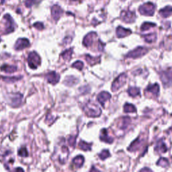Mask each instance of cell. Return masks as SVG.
Masks as SVG:
<instances>
[{
  "mask_svg": "<svg viewBox=\"0 0 172 172\" xmlns=\"http://www.w3.org/2000/svg\"><path fill=\"white\" fill-rule=\"evenodd\" d=\"M83 110L89 117H98L102 112L98 106L92 102L87 103L83 108Z\"/></svg>",
  "mask_w": 172,
  "mask_h": 172,
  "instance_id": "6da1fadb",
  "label": "cell"
},
{
  "mask_svg": "<svg viewBox=\"0 0 172 172\" xmlns=\"http://www.w3.org/2000/svg\"><path fill=\"white\" fill-rule=\"evenodd\" d=\"M23 96L20 93H10L7 96V102L12 107H19L22 102Z\"/></svg>",
  "mask_w": 172,
  "mask_h": 172,
  "instance_id": "7a4b0ae2",
  "label": "cell"
},
{
  "mask_svg": "<svg viewBox=\"0 0 172 172\" xmlns=\"http://www.w3.org/2000/svg\"><path fill=\"white\" fill-rule=\"evenodd\" d=\"M155 10V6L151 2L145 3L143 5H141L139 8V11L142 15L151 16L154 14V12Z\"/></svg>",
  "mask_w": 172,
  "mask_h": 172,
  "instance_id": "3957f363",
  "label": "cell"
},
{
  "mask_svg": "<svg viewBox=\"0 0 172 172\" xmlns=\"http://www.w3.org/2000/svg\"><path fill=\"white\" fill-rule=\"evenodd\" d=\"M41 63V59L36 52H30L28 57V64L32 69H36Z\"/></svg>",
  "mask_w": 172,
  "mask_h": 172,
  "instance_id": "277c9868",
  "label": "cell"
},
{
  "mask_svg": "<svg viewBox=\"0 0 172 172\" xmlns=\"http://www.w3.org/2000/svg\"><path fill=\"white\" fill-rule=\"evenodd\" d=\"M148 51H149V49L147 48L139 47L135 48V50L129 52L126 55V57H128V58H132V59L139 58V57H142L143 55H145Z\"/></svg>",
  "mask_w": 172,
  "mask_h": 172,
  "instance_id": "5b68a950",
  "label": "cell"
},
{
  "mask_svg": "<svg viewBox=\"0 0 172 172\" xmlns=\"http://www.w3.org/2000/svg\"><path fill=\"white\" fill-rule=\"evenodd\" d=\"M3 20L5 21V33L9 34L14 32L15 30V23L12 17L7 14L3 16Z\"/></svg>",
  "mask_w": 172,
  "mask_h": 172,
  "instance_id": "8992f818",
  "label": "cell"
},
{
  "mask_svg": "<svg viewBox=\"0 0 172 172\" xmlns=\"http://www.w3.org/2000/svg\"><path fill=\"white\" fill-rule=\"evenodd\" d=\"M126 78H127V76L125 73H122L120 75V76H119L112 83V90L113 91H116L118 89H120L122 86H124L125 84Z\"/></svg>",
  "mask_w": 172,
  "mask_h": 172,
  "instance_id": "52a82bcc",
  "label": "cell"
},
{
  "mask_svg": "<svg viewBox=\"0 0 172 172\" xmlns=\"http://www.w3.org/2000/svg\"><path fill=\"white\" fill-rule=\"evenodd\" d=\"M120 17L122 20L124 21L125 22L132 23L135 21L136 16L135 12L130 10H125L121 12Z\"/></svg>",
  "mask_w": 172,
  "mask_h": 172,
  "instance_id": "ba28073f",
  "label": "cell"
},
{
  "mask_svg": "<svg viewBox=\"0 0 172 172\" xmlns=\"http://www.w3.org/2000/svg\"><path fill=\"white\" fill-rule=\"evenodd\" d=\"M161 80L164 86H170L172 83V71H164L160 74Z\"/></svg>",
  "mask_w": 172,
  "mask_h": 172,
  "instance_id": "9c48e42d",
  "label": "cell"
},
{
  "mask_svg": "<svg viewBox=\"0 0 172 172\" xmlns=\"http://www.w3.org/2000/svg\"><path fill=\"white\" fill-rule=\"evenodd\" d=\"M30 45V42L27 38H19L17 39V41H16L14 45V48L17 51H21L24 49L28 47Z\"/></svg>",
  "mask_w": 172,
  "mask_h": 172,
  "instance_id": "30bf717a",
  "label": "cell"
},
{
  "mask_svg": "<svg viewBox=\"0 0 172 172\" xmlns=\"http://www.w3.org/2000/svg\"><path fill=\"white\" fill-rule=\"evenodd\" d=\"M63 13V10H62L59 6L58 5H54L51 7V16L52 19L55 21L59 20V19L62 16Z\"/></svg>",
  "mask_w": 172,
  "mask_h": 172,
  "instance_id": "8fae6325",
  "label": "cell"
},
{
  "mask_svg": "<svg viewBox=\"0 0 172 172\" xmlns=\"http://www.w3.org/2000/svg\"><path fill=\"white\" fill-rule=\"evenodd\" d=\"M46 79L47 81L52 85H55L59 82L60 79L59 75L55 71H51L47 74Z\"/></svg>",
  "mask_w": 172,
  "mask_h": 172,
  "instance_id": "7c38bea8",
  "label": "cell"
},
{
  "mask_svg": "<svg viewBox=\"0 0 172 172\" xmlns=\"http://www.w3.org/2000/svg\"><path fill=\"white\" fill-rule=\"evenodd\" d=\"M96 36L97 34L96 32H90L89 34H87L84 37V38H83V45H84V46L86 47H90L92 44H93Z\"/></svg>",
  "mask_w": 172,
  "mask_h": 172,
  "instance_id": "4fadbf2b",
  "label": "cell"
},
{
  "mask_svg": "<svg viewBox=\"0 0 172 172\" xmlns=\"http://www.w3.org/2000/svg\"><path fill=\"white\" fill-rule=\"evenodd\" d=\"M131 30L123 28L122 26H118L116 28V35L118 38H124L129 36L131 34Z\"/></svg>",
  "mask_w": 172,
  "mask_h": 172,
  "instance_id": "5bb4252c",
  "label": "cell"
},
{
  "mask_svg": "<svg viewBox=\"0 0 172 172\" xmlns=\"http://www.w3.org/2000/svg\"><path fill=\"white\" fill-rule=\"evenodd\" d=\"M110 98H111V95H110V94H109L108 92L102 91L98 95V102L104 106L105 102H106L107 100L110 99Z\"/></svg>",
  "mask_w": 172,
  "mask_h": 172,
  "instance_id": "9a60e30c",
  "label": "cell"
},
{
  "mask_svg": "<svg viewBox=\"0 0 172 172\" xmlns=\"http://www.w3.org/2000/svg\"><path fill=\"white\" fill-rule=\"evenodd\" d=\"M155 150L160 153H164L167 151V147L165 143H164V140H160L158 141Z\"/></svg>",
  "mask_w": 172,
  "mask_h": 172,
  "instance_id": "2e32d148",
  "label": "cell"
},
{
  "mask_svg": "<svg viewBox=\"0 0 172 172\" xmlns=\"http://www.w3.org/2000/svg\"><path fill=\"white\" fill-rule=\"evenodd\" d=\"M146 91L151 93L155 96H158L159 93H160V86L157 83H155L152 86H149L147 88Z\"/></svg>",
  "mask_w": 172,
  "mask_h": 172,
  "instance_id": "e0dca14e",
  "label": "cell"
},
{
  "mask_svg": "<svg viewBox=\"0 0 172 172\" xmlns=\"http://www.w3.org/2000/svg\"><path fill=\"white\" fill-rule=\"evenodd\" d=\"M143 139H136L134 142L131 144L130 146L129 147V150L130 151H135L136 150L139 149L141 145H143Z\"/></svg>",
  "mask_w": 172,
  "mask_h": 172,
  "instance_id": "ac0fdd59",
  "label": "cell"
},
{
  "mask_svg": "<svg viewBox=\"0 0 172 172\" xmlns=\"http://www.w3.org/2000/svg\"><path fill=\"white\" fill-rule=\"evenodd\" d=\"M100 139L102 141H104V142L108 143H112L113 142V139L108 135V131L106 129H103L102 132H101Z\"/></svg>",
  "mask_w": 172,
  "mask_h": 172,
  "instance_id": "d6986e66",
  "label": "cell"
},
{
  "mask_svg": "<svg viewBox=\"0 0 172 172\" xmlns=\"http://www.w3.org/2000/svg\"><path fill=\"white\" fill-rule=\"evenodd\" d=\"M160 15L163 17H167L172 14V7L166 6L160 10Z\"/></svg>",
  "mask_w": 172,
  "mask_h": 172,
  "instance_id": "ffe728a7",
  "label": "cell"
},
{
  "mask_svg": "<svg viewBox=\"0 0 172 172\" xmlns=\"http://www.w3.org/2000/svg\"><path fill=\"white\" fill-rule=\"evenodd\" d=\"M131 122V119L129 117H124L121 119V121L120 125H119V127L121 129L125 130L128 127Z\"/></svg>",
  "mask_w": 172,
  "mask_h": 172,
  "instance_id": "44dd1931",
  "label": "cell"
},
{
  "mask_svg": "<svg viewBox=\"0 0 172 172\" xmlns=\"http://www.w3.org/2000/svg\"><path fill=\"white\" fill-rule=\"evenodd\" d=\"M1 69L3 71L8 73H12L16 71L17 67L16 66L14 65H3L1 67Z\"/></svg>",
  "mask_w": 172,
  "mask_h": 172,
  "instance_id": "7402d4cb",
  "label": "cell"
},
{
  "mask_svg": "<svg viewBox=\"0 0 172 172\" xmlns=\"http://www.w3.org/2000/svg\"><path fill=\"white\" fill-rule=\"evenodd\" d=\"M73 163L76 167H81L84 163V158L81 155H79L73 159Z\"/></svg>",
  "mask_w": 172,
  "mask_h": 172,
  "instance_id": "603a6c76",
  "label": "cell"
},
{
  "mask_svg": "<svg viewBox=\"0 0 172 172\" xmlns=\"http://www.w3.org/2000/svg\"><path fill=\"white\" fill-rule=\"evenodd\" d=\"M143 37L144 38L145 41L149 43H152L153 42H155L157 39V36L155 33H151L144 35Z\"/></svg>",
  "mask_w": 172,
  "mask_h": 172,
  "instance_id": "cb8c5ba5",
  "label": "cell"
},
{
  "mask_svg": "<svg viewBox=\"0 0 172 172\" xmlns=\"http://www.w3.org/2000/svg\"><path fill=\"white\" fill-rule=\"evenodd\" d=\"M128 93L132 97H136L140 94V90L138 87H131L128 90Z\"/></svg>",
  "mask_w": 172,
  "mask_h": 172,
  "instance_id": "d4e9b609",
  "label": "cell"
},
{
  "mask_svg": "<svg viewBox=\"0 0 172 172\" xmlns=\"http://www.w3.org/2000/svg\"><path fill=\"white\" fill-rule=\"evenodd\" d=\"M73 54V49L72 48H69L68 50H66L65 52H63L62 54H61V56L63 58V59L66 61H69L71 59Z\"/></svg>",
  "mask_w": 172,
  "mask_h": 172,
  "instance_id": "484cf974",
  "label": "cell"
},
{
  "mask_svg": "<svg viewBox=\"0 0 172 172\" xmlns=\"http://www.w3.org/2000/svg\"><path fill=\"white\" fill-rule=\"evenodd\" d=\"M124 111L126 113H132V112H136V109L135 107V106L130 104L126 103L124 106Z\"/></svg>",
  "mask_w": 172,
  "mask_h": 172,
  "instance_id": "4316f807",
  "label": "cell"
},
{
  "mask_svg": "<svg viewBox=\"0 0 172 172\" xmlns=\"http://www.w3.org/2000/svg\"><path fill=\"white\" fill-rule=\"evenodd\" d=\"M100 58L98 57V58H96V57H93L90 55H86V61H87V63H89L91 65H94V64L98 63L100 61Z\"/></svg>",
  "mask_w": 172,
  "mask_h": 172,
  "instance_id": "83f0119b",
  "label": "cell"
},
{
  "mask_svg": "<svg viewBox=\"0 0 172 172\" xmlns=\"http://www.w3.org/2000/svg\"><path fill=\"white\" fill-rule=\"evenodd\" d=\"M79 147L81 149L83 150V151H88V150L91 149V145L86 143L85 141L81 140L79 143Z\"/></svg>",
  "mask_w": 172,
  "mask_h": 172,
  "instance_id": "f1b7e54d",
  "label": "cell"
},
{
  "mask_svg": "<svg viewBox=\"0 0 172 172\" xmlns=\"http://www.w3.org/2000/svg\"><path fill=\"white\" fill-rule=\"evenodd\" d=\"M154 26H155V24H153L151 22H145L142 24L140 27V30L142 31H146L147 30H149L150 28H151Z\"/></svg>",
  "mask_w": 172,
  "mask_h": 172,
  "instance_id": "f546056e",
  "label": "cell"
},
{
  "mask_svg": "<svg viewBox=\"0 0 172 172\" xmlns=\"http://www.w3.org/2000/svg\"><path fill=\"white\" fill-rule=\"evenodd\" d=\"M158 165H160L162 167H167L169 165H170V164L168 162V160H167V159L165 158H161L160 160L158 161L157 164Z\"/></svg>",
  "mask_w": 172,
  "mask_h": 172,
  "instance_id": "4dcf8cb0",
  "label": "cell"
},
{
  "mask_svg": "<svg viewBox=\"0 0 172 172\" xmlns=\"http://www.w3.org/2000/svg\"><path fill=\"white\" fill-rule=\"evenodd\" d=\"M110 156V153H109V151L108 150H103V151L101 152V153L100 154V158L102 160H104L106 159H107L108 157H109Z\"/></svg>",
  "mask_w": 172,
  "mask_h": 172,
  "instance_id": "1f68e13d",
  "label": "cell"
},
{
  "mask_svg": "<svg viewBox=\"0 0 172 172\" xmlns=\"http://www.w3.org/2000/svg\"><path fill=\"white\" fill-rule=\"evenodd\" d=\"M76 81V79H75L73 77H69L65 80V83L68 86H72V85H74L75 83H76L77 81Z\"/></svg>",
  "mask_w": 172,
  "mask_h": 172,
  "instance_id": "d6a6232c",
  "label": "cell"
},
{
  "mask_svg": "<svg viewBox=\"0 0 172 172\" xmlns=\"http://www.w3.org/2000/svg\"><path fill=\"white\" fill-rule=\"evenodd\" d=\"M72 67L81 71V70H82V69L83 67V63L81 62V61H76V62H75L72 65Z\"/></svg>",
  "mask_w": 172,
  "mask_h": 172,
  "instance_id": "836d02e7",
  "label": "cell"
},
{
  "mask_svg": "<svg viewBox=\"0 0 172 172\" xmlns=\"http://www.w3.org/2000/svg\"><path fill=\"white\" fill-rule=\"evenodd\" d=\"M18 155L21 157H27L28 155V153L27 149L24 147L21 148L18 151Z\"/></svg>",
  "mask_w": 172,
  "mask_h": 172,
  "instance_id": "e575fe53",
  "label": "cell"
},
{
  "mask_svg": "<svg viewBox=\"0 0 172 172\" xmlns=\"http://www.w3.org/2000/svg\"><path fill=\"white\" fill-rule=\"evenodd\" d=\"M68 143L70 146L74 147L76 143V136H70L68 139Z\"/></svg>",
  "mask_w": 172,
  "mask_h": 172,
  "instance_id": "d590c367",
  "label": "cell"
},
{
  "mask_svg": "<svg viewBox=\"0 0 172 172\" xmlns=\"http://www.w3.org/2000/svg\"><path fill=\"white\" fill-rule=\"evenodd\" d=\"M35 3V0H25L24 4L26 7H31Z\"/></svg>",
  "mask_w": 172,
  "mask_h": 172,
  "instance_id": "8d00e7d4",
  "label": "cell"
},
{
  "mask_svg": "<svg viewBox=\"0 0 172 172\" xmlns=\"http://www.w3.org/2000/svg\"><path fill=\"white\" fill-rule=\"evenodd\" d=\"M20 77H3V79L7 82H14L17 80L20 79Z\"/></svg>",
  "mask_w": 172,
  "mask_h": 172,
  "instance_id": "74e56055",
  "label": "cell"
},
{
  "mask_svg": "<svg viewBox=\"0 0 172 172\" xmlns=\"http://www.w3.org/2000/svg\"><path fill=\"white\" fill-rule=\"evenodd\" d=\"M34 28H36L38 30H42L44 29V24L42 22H36L33 24Z\"/></svg>",
  "mask_w": 172,
  "mask_h": 172,
  "instance_id": "f35d334b",
  "label": "cell"
},
{
  "mask_svg": "<svg viewBox=\"0 0 172 172\" xmlns=\"http://www.w3.org/2000/svg\"><path fill=\"white\" fill-rule=\"evenodd\" d=\"M71 37H66L65 39H64V42L65 44H69L71 42Z\"/></svg>",
  "mask_w": 172,
  "mask_h": 172,
  "instance_id": "ab89813d",
  "label": "cell"
},
{
  "mask_svg": "<svg viewBox=\"0 0 172 172\" xmlns=\"http://www.w3.org/2000/svg\"><path fill=\"white\" fill-rule=\"evenodd\" d=\"M145 170H146V171H151L150 169L149 168H145V169H143V170H141L140 171H145Z\"/></svg>",
  "mask_w": 172,
  "mask_h": 172,
  "instance_id": "60d3db41",
  "label": "cell"
},
{
  "mask_svg": "<svg viewBox=\"0 0 172 172\" xmlns=\"http://www.w3.org/2000/svg\"><path fill=\"white\" fill-rule=\"evenodd\" d=\"M15 170L16 171H24L22 169H21V168H17V169H16Z\"/></svg>",
  "mask_w": 172,
  "mask_h": 172,
  "instance_id": "b9f144b4",
  "label": "cell"
},
{
  "mask_svg": "<svg viewBox=\"0 0 172 172\" xmlns=\"http://www.w3.org/2000/svg\"><path fill=\"white\" fill-rule=\"evenodd\" d=\"M4 2H5V0H1V3L2 4H3L4 3Z\"/></svg>",
  "mask_w": 172,
  "mask_h": 172,
  "instance_id": "7bdbcfd3",
  "label": "cell"
},
{
  "mask_svg": "<svg viewBox=\"0 0 172 172\" xmlns=\"http://www.w3.org/2000/svg\"><path fill=\"white\" fill-rule=\"evenodd\" d=\"M73 1H77V0H73Z\"/></svg>",
  "mask_w": 172,
  "mask_h": 172,
  "instance_id": "ee69618b",
  "label": "cell"
},
{
  "mask_svg": "<svg viewBox=\"0 0 172 172\" xmlns=\"http://www.w3.org/2000/svg\"><path fill=\"white\" fill-rule=\"evenodd\" d=\"M0 42H1V38H0Z\"/></svg>",
  "mask_w": 172,
  "mask_h": 172,
  "instance_id": "f6af8a7d",
  "label": "cell"
}]
</instances>
